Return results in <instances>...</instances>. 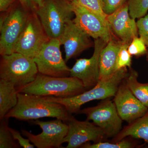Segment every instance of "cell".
<instances>
[{
	"label": "cell",
	"mask_w": 148,
	"mask_h": 148,
	"mask_svg": "<svg viewBox=\"0 0 148 148\" xmlns=\"http://www.w3.org/2000/svg\"><path fill=\"white\" fill-rule=\"evenodd\" d=\"M72 115L62 104L48 101L44 96L18 92L17 104L5 117L24 121L53 117L65 122Z\"/></svg>",
	"instance_id": "1"
},
{
	"label": "cell",
	"mask_w": 148,
	"mask_h": 148,
	"mask_svg": "<svg viewBox=\"0 0 148 148\" xmlns=\"http://www.w3.org/2000/svg\"><path fill=\"white\" fill-rule=\"evenodd\" d=\"M128 73L127 68L119 69L108 79L99 80L92 88L73 97L61 98L47 96L45 97L48 101L62 104L71 114H78L81 107L86 103L114 97L120 84L126 78Z\"/></svg>",
	"instance_id": "2"
},
{
	"label": "cell",
	"mask_w": 148,
	"mask_h": 148,
	"mask_svg": "<svg viewBox=\"0 0 148 148\" xmlns=\"http://www.w3.org/2000/svg\"><path fill=\"white\" fill-rule=\"evenodd\" d=\"M16 89L21 93L61 98L73 97L86 90L82 82L77 78L58 77L39 73L34 81Z\"/></svg>",
	"instance_id": "3"
},
{
	"label": "cell",
	"mask_w": 148,
	"mask_h": 148,
	"mask_svg": "<svg viewBox=\"0 0 148 148\" xmlns=\"http://www.w3.org/2000/svg\"><path fill=\"white\" fill-rule=\"evenodd\" d=\"M36 12L50 38H59L74 14L73 3L67 0H44Z\"/></svg>",
	"instance_id": "4"
},
{
	"label": "cell",
	"mask_w": 148,
	"mask_h": 148,
	"mask_svg": "<svg viewBox=\"0 0 148 148\" xmlns=\"http://www.w3.org/2000/svg\"><path fill=\"white\" fill-rule=\"evenodd\" d=\"M1 56L0 78L13 84L16 88L34 81L38 74L33 58L17 52Z\"/></svg>",
	"instance_id": "5"
},
{
	"label": "cell",
	"mask_w": 148,
	"mask_h": 148,
	"mask_svg": "<svg viewBox=\"0 0 148 148\" xmlns=\"http://www.w3.org/2000/svg\"><path fill=\"white\" fill-rule=\"evenodd\" d=\"M110 98L103 100L97 106L81 110L78 113L85 115L86 120L101 128L107 138H114L122 129V119Z\"/></svg>",
	"instance_id": "6"
},
{
	"label": "cell",
	"mask_w": 148,
	"mask_h": 148,
	"mask_svg": "<svg viewBox=\"0 0 148 148\" xmlns=\"http://www.w3.org/2000/svg\"><path fill=\"white\" fill-rule=\"evenodd\" d=\"M49 39L36 12H29L15 52L34 59Z\"/></svg>",
	"instance_id": "7"
},
{
	"label": "cell",
	"mask_w": 148,
	"mask_h": 148,
	"mask_svg": "<svg viewBox=\"0 0 148 148\" xmlns=\"http://www.w3.org/2000/svg\"><path fill=\"white\" fill-rule=\"evenodd\" d=\"M61 45L59 38H50L43 46L34 59L39 73L58 77L70 76V69L63 59L60 50Z\"/></svg>",
	"instance_id": "8"
},
{
	"label": "cell",
	"mask_w": 148,
	"mask_h": 148,
	"mask_svg": "<svg viewBox=\"0 0 148 148\" xmlns=\"http://www.w3.org/2000/svg\"><path fill=\"white\" fill-rule=\"evenodd\" d=\"M29 12L16 3L7 17L0 26V54L8 55L15 52V47L23 32Z\"/></svg>",
	"instance_id": "9"
},
{
	"label": "cell",
	"mask_w": 148,
	"mask_h": 148,
	"mask_svg": "<svg viewBox=\"0 0 148 148\" xmlns=\"http://www.w3.org/2000/svg\"><path fill=\"white\" fill-rule=\"evenodd\" d=\"M33 123L41 128V133L35 135L27 130H22L21 134L29 139L35 147L38 148L62 147L69 130L66 123L57 119L48 121L37 119Z\"/></svg>",
	"instance_id": "10"
},
{
	"label": "cell",
	"mask_w": 148,
	"mask_h": 148,
	"mask_svg": "<svg viewBox=\"0 0 148 148\" xmlns=\"http://www.w3.org/2000/svg\"><path fill=\"white\" fill-rule=\"evenodd\" d=\"M72 3L75 15L74 22L94 39H101L108 42L112 38L107 16L88 10L79 4L76 0Z\"/></svg>",
	"instance_id": "11"
},
{
	"label": "cell",
	"mask_w": 148,
	"mask_h": 148,
	"mask_svg": "<svg viewBox=\"0 0 148 148\" xmlns=\"http://www.w3.org/2000/svg\"><path fill=\"white\" fill-rule=\"evenodd\" d=\"M65 123L69 126L64 140V143H68L66 148H80L90 141L97 143L106 141L108 139L101 128L87 120L79 121L72 115Z\"/></svg>",
	"instance_id": "12"
},
{
	"label": "cell",
	"mask_w": 148,
	"mask_h": 148,
	"mask_svg": "<svg viewBox=\"0 0 148 148\" xmlns=\"http://www.w3.org/2000/svg\"><path fill=\"white\" fill-rule=\"evenodd\" d=\"M107 43L101 39H95L92 56L89 58L77 59L72 69H70V76L80 80L86 90L94 87L99 81L100 55Z\"/></svg>",
	"instance_id": "13"
},
{
	"label": "cell",
	"mask_w": 148,
	"mask_h": 148,
	"mask_svg": "<svg viewBox=\"0 0 148 148\" xmlns=\"http://www.w3.org/2000/svg\"><path fill=\"white\" fill-rule=\"evenodd\" d=\"M114 97L113 101L119 114L122 120L128 124L143 116L148 111V108L131 92L125 79L120 84Z\"/></svg>",
	"instance_id": "14"
},
{
	"label": "cell",
	"mask_w": 148,
	"mask_h": 148,
	"mask_svg": "<svg viewBox=\"0 0 148 148\" xmlns=\"http://www.w3.org/2000/svg\"><path fill=\"white\" fill-rule=\"evenodd\" d=\"M90 37L73 20L69 21L59 37L65 49V61L67 62L92 47L93 44Z\"/></svg>",
	"instance_id": "15"
},
{
	"label": "cell",
	"mask_w": 148,
	"mask_h": 148,
	"mask_svg": "<svg viewBox=\"0 0 148 148\" xmlns=\"http://www.w3.org/2000/svg\"><path fill=\"white\" fill-rule=\"evenodd\" d=\"M107 19L112 33L123 42L130 44L134 38L138 37L137 22L130 15L128 3L108 15Z\"/></svg>",
	"instance_id": "16"
},
{
	"label": "cell",
	"mask_w": 148,
	"mask_h": 148,
	"mask_svg": "<svg viewBox=\"0 0 148 148\" xmlns=\"http://www.w3.org/2000/svg\"><path fill=\"white\" fill-rule=\"evenodd\" d=\"M122 43L112 38L102 49L99 63V80L108 79L116 71L117 58Z\"/></svg>",
	"instance_id": "17"
},
{
	"label": "cell",
	"mask_w": 148,
	"mask_h": 148,
	"mask_svg": "<svg viewBox=\"0 0 148 148\" xmlns=\"http://www.w3.org/2000/svg\"><path fill=\"white\" fill-rule=\"evenodd\" d=\"M127 137L143 140L148 144V111L143 116L125 126L111 142H116Z\"/></svg>",
	"instance_id": "18"
},
{
	"label": "cell",
	"mask_w": 148,
	"mask_h": 148,
	"mask_svg": "<svg viewBox=\"0 0 148 148\" xmlns=\"http://www.w3.org/2000/svg\"><path fill=\"white\" fill-rule=\"evenodd\" d=\"M18 91L15 86L9 82L0 79V119L16 106L18 102Z\"/></svg>",
	"instance_id": "19"
},
{
	"label": "cell",
	"mask_w": 148,
	"mask_h": 148,
	"mask_svg": "<svg viewBox=\"0 0 148 148\" xmlns=\"http://www.w3.org/2000/svg\"><path fill=\"white\" fill-rule=\"evenodd\" d=\"M138 77V72L130 68L125 80L132 93L144 106L148 108V83L139 82Z\"/></svg>",
	"instance_id": "20"
},
{
	"label": "cell",
	"mask_w": 148,
	"mask_h": 148,
	"mask_svg": "<svg viewBox=\"0 0 148 148\" xmlns=\"http://www.w3.org/2000/svg\"><path fill=\"white\" fill-rule=\"evenodd\" d=\"M135 138L127 137L116 142H108L106 141L93 143H88L84 144L82 148H138L140 143Z\"/></svg>",
	"instance_id": "21"
},
{
	"label": "cell",
	"mask_w": 148,
	"mask_h": 148,
	"mask_svg": "<svg viewBox=\"0 0 148 148\" xmlns=\"http://www.w3.org/2000/svg\"><path fill=\"white\" fill-rule=\"evenodd\" d=\"M9 118L5 117L1 119L0 125V148H14L20 147L14 139L8 126Z\"/></svg>",
	"instance_id": "22"
},
{
	"label": "cell",
	"mask_w": 148,
	"mask_h": 148,
	"mask_svg": "<svg viewBox=\"0 0 148 148\" xmlns=\"http://www.w3.org/2000/svg\"><path fill=\"white\" fill-rule=\"evenodd\" d=\"M129 14L132 18L145 16L148 11V0H128Z\"/></svg>",
	"instance_id": "23"
},
{
	"label": "cell",
	"mask_w": 148,
	"mask_h": 148,
	"mask_svg": "<svg viewBox=\"0 0 148 148\" xmlns=\"http://www.w3.org/2000/svg\"><path fill=\"white\" fill-rule=\"evenodd\" d=\"M129 44L123 42L117 58L116 71L125 68H131L132 56L128 51Z\"/></svg>",
	"instance_id": "24"
},
{
	"label": "cell",
	"mask_w": 148,
	"mask_h": 148,
	"mask_svg": "<svg viewBox=\"0 0 148 148\" xmlns=\"http://www.w3.org/2000/svg\"><path fill=\"white\" fill-rule=\"evenodd\" d=\"M128 51L131 56L140 57L146 55L147 49L145 42L140 38L136 37L132 40L128 46Z\"/></svg>",
	"instance_id": "25"
},
{
	"label": "cell",
	"mask_w": 148,
	"mask_h": 148,
	"mask_svg": "<svg viewBox=\"0 0 148 148\" xmlns=\"http://www.w3.org/2000/svg\"><path fill=\"white\" fill-rule=\"evenodd\" d=\"M77 2L88 10L104 16H107L103 12L101 0H76Z\"/></svg>",
	"instance_id": "26"
},
{
	"label": "cell",
	"mask_w": 148,
	"mask_h": 148,
	"mask_svg": "<svg viewBox=\"0 0 148 148\" xmlns=\"http://www.w3.org/2000/svg\"><path fill=\"white\" fill-rule=\"evenodd\" d=\"M138 34L147 46V60L148 61V14L139 18L137 22Z\"/></svg>",
	"instance_id": "27"
},
{
	"label": "cell",
	"mask_w": 148,
	"mask_h": 148,
	"mask_svg": "<svg viewBox=\"0 0 148 148\" xmlns=\"http://www.w3.org/2000/svg\"><path fill=\"white\" fill-rule=\"evenodd\" d=\"M103 12L107 16L110 15L121 7L126 0H101Z\"/></svg>",
	"instance_id": "28"
},
{
	"label": "cell",
	"mask_w": 148,
	"mask_h": 148,
	"mask_svg": "<svg viewBox=\"0 0 148 148\" xmlns=\"http://www.w3.org/2000/svg\"><path fill=\"white\" fill-rule=\"evenodd\" d=\"M11 133L12 135V137L15 141H16L20 147L24 148H34L35 146L34 145L31 143L29 139H25L23 138L21 133L18 130L11 128L9 127Z\"/></svg>",
	"instance_id": "29"
},
{
	"label": "cell",
	"mask_w": 148,
	"mask_h": 148,
	"mask_svg": "<svg viewBox=\"0 0 148 148\" xmlns=\"http://www.w3.org/2000/svg\"><path fill=\"white\" fill-rule=\"evenodd\" d=\"M18 1L28 12H35L38 8L34 0H18Z\"/></svg>",
	"instance_id": "30"
},
{
	"label": "cell",
	"mask_w": 148,
	"mask_h": 148,
	"mask_svg": "<svg viewBox=\"0 0 148 148\" xmlns=\"http://www.w3.org/2000/svg\"><path fill=\"white\" fill-rule=\"evenodd\" d=\"M18 1V0H0V11L1 12L9 11Z\"/></svg>",
	"instance_id": "31"
},
{
	"label": "cell",
	"mask_w": 148,
	"mask_h": 148,
	"mask_svg": "<svg viewBox=\"0 0 148 148\" xmlns=\"http://www.w3.org/2000/svg\"><path fill=\"white\" fill-rule=\"evenodd\" d=\"M36 5L38 7V8L39 7L42 5L44 0H34Z\"/></svg>",
	"instance_id": "32"
},
{
	"label": "cell",
	"mask_w": 148,
	"mask_h": 148,
	"mask_svg": "<svg viewBox=\"0 0 148 148\" xmlns=\"http://www.w3.org/2000/svg\"><path fill=\"white\" fill-rule=\"evenodd\" d=\"M67 1H69L71 2H73L75 0H67Z\"/></svg>",
	"instance_id": "33"
}]
</instances>
